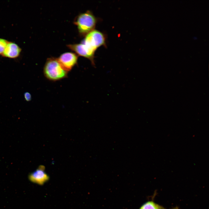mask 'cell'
<instances>
[{"label": "cell", "mask_w": 209, "mask_h": 209, "mask_svg": "<svg viewBox=\"0 0 209 209\" xmlns=\"http://www.w3.org/2000/svg\"><path fill=\"white\" fill-rule=\"evenodd\" d=\"M105 42L104 35L99 31L93 30L86 35L81 43L88 51L94 53L96 49Z\"/></svg>", "instance_id": "cell-3"}, {"label": "cell", "mask_w": 209, "mask_h": 209, "mask_svg": "<svg viewBox=\"0 0 209 209\" xmlns=\"http://www.w3.org/2000/svg\"><path fill=\"white\" fill-rule=\"evenodd\" d=\"M44 170V166H40L36 170L29 175V179L34 183L39 185L43 184L49 179L48 176Z\"/></svg>", "instance_id": "cell-5"}, {"label": "cell", "mask_w": 209, "mask_h": 209, "mask_svg": "<svg viewBox=\"0 0 209 209\" xmlns=\"http://www.w3.org/2000/svg\"><path fill=\"white\" fill-rule=\"evenodd\" d=\"M172 209H178V208L177 207H176Z\"/></svg>", "instance_id": "cell-10"}, {"label": "cell", "mask_w": 209, "mask_h": 209, "mask_svg": "<svg viewBox=\"0 0 209 209\" xmlns=\"http://www.w3.org/2000/svg\"><path fill=\"white\" fill-rule=\"evenodd\" d=\"M139 209H166L163 207L157 204L152 201L146 202Z\"/></svg>", "instance_id": "cell-7"}, {"label": "cell", "mask_w": 209, "mask_h": 209, "mask_svg": "<svg viewBox=\"0 0 209 209\" xmlns=\"http://www.w3.org/2000/svg\"><path fill=\"white\" fill-rule=\"evenodd\" d=\"M8 42L6 40L0 38V55L2 54Z\"/></svg>", "instance_id": "cell-8"}, {"label": "cell", "mask_w": 209, "mask_h": 209, "mask_svg": "<svg viewBox=\"0 0 209 209\" xmlns=\"http://www.w3.org/2000/svg\"><path fill=\"white\" fill-rule=\"evenodd\" d=\"M44 76L48 80L56 81L66 78L68 76V72L60 63L57 58H48L43 69Z\"/></svg>", "instance_id": "cell-1"}, {"label": "cell", "mask_w": 209, "mask_h": 209, "mask_svg": "<svg viewBox=\"0 0 209 209\" xmlns=\"http://www.w3.org/2000/svg\"><path fill=\"white\" fill-rule=\"evenodd\" d=\"M24 98L27 101H30L31 99V96L30 93L28 92H26L24 94Z\"/></svg>", "instance_id": "cell-9"}, {"label": "cell", "mask_w": 209, "mask_h": 209, "mask_svg": "<svg viewBox=\"0 0 209 209\" xmlns=\"http://www.w3.org/2000/svg\"><path fill=\"white\" fill-rule=\"evenodd\" d=\"M57 59L62 67L69 72L77 64L78 55L72 52H66L61 54Z\"/></svg>", "instance_id": "cell-4"}, {"label": "cell", "mask_w": 209, "mask_h": 209, "mask_svg": "<svg viewBox=\"0 0 209 209\" xmlns=\"http://www.w3.org/2000/svg\"><path fill=\"white\" fill-rule=\"evenodd\" d=\"M21 51V48L17 44L8 42L2 55L5 57L14 58L19 56Z\"/></svg>", "instance_id": "cell-6"}, {"label": "cell", "mask_w": 209, "mask_h": 209, "mask_svg": "<svg viewBox=\"0 0 209 209\" xmlns=\"http://www.w3.org/2000/svg\"><path fill=\"white\" fill-rule=\"evenodd\" d=\"M96 19L89 11L80 14L74 23L77 26L79 33L81 35H86L93 30L95 26Z\"/></svg>", "instance_id": "cell-2"}]
</instances>
